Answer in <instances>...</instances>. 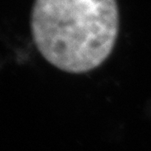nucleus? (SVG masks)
I'll list each match as a JSON object with an SVG mask.
<instances>
[{
	"label": "nucleus",
	"mask_w": 151,
	"mask_h": 151,
	"mask_svg": "<svg viewBox=\"0 0 151 151\" xmlns=\"http://www.w3.org/2000/svg\"><path fill=\"white\" fill-rule=\"evenodd\" d=\"M33 42L56 68L84 74L113 52L120 28L117 0H35L30 18Z\"/></svg>",
	"instance_id": "nucleus-1"
}]
</instances>
